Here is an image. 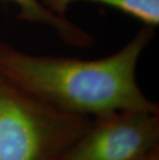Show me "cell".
Returning a JSON list of instances; mask_svg holds the SVG:
<instances>
[{
    "mask_svg": "<svg viewBox=\"0 0 159 160\" xmlns=\"http://www.w3.org/2000/svg\"><path fill=\"white\" fill-rule=\"evenodd\" d=\"M154 32L155 28L142 25L118 51L92 60L36 55L0 40V74L68 113L89 117L127 110L159 113L137 79L138 61Z\"/></svg>",
    "mask_w": 159,
    "mask_h": 160,
    "instance_id": "1",
    "label": "cell"
},
{
    "mask_svg": "<svg viewBox=\"0 0 159 160\" xmlns=\"http://www.w3.org/2000/svg\"><path fill=\"white\" fill-rule=\"evenodd\" d=\"M92 119L53 107L0 74V160H62Z\"/></svg>",
    "mask_w": 159,
    "mask_h": 160,
    "instance_id": "2",
    "label": "cell"
},
{
    "mask_svg": "<svg viewBox=\"0 0 159 160\" xmlns=\"http://www.w3.org/2000/svg\"><path fill=\"white\" fill-rule=\"evenodd\" d=\"M159 148V113L117 111L93 117L62 160H140Z\"/></svg>",
    "mask_w": 159,
    "mask_h": 160,
    "instance_id": "3",
    "label": "cell"
},
{
    "mask_svg": "<svg viewBox=\"0 0 159 160\" xmlns=\"http://www.w3.org/2000/svg\"><path fill=\"white\" fill-rule=\"evenodd\" d=\"M15 3L19 9L18 18L22 21L49 27L66 45L86 48L93 43L94 37L87 30L58 15L43 4L42 0H4Z\"/></svg>",
    "mask_w": 159,
    "mask_h": 160,
    "instance_id": "4",
    "label": "cell"
},
{
    "mask_svg": "<svg viewBox=\"0 0 159 160\" xmlns=\"http://www.w3.org/2000/svg\"><path fill=\"white\" fill-rule=\"evenodd\" d=\"M47 8L58 15L65 16L66 11L73 3L91 2L110 6L130 16L142 25L156 28L159 25V0H42Z\"/></svg>",
    "mask_w": 159,
    "mask_h": 160,
    "instance_id": "5",
    "label": "cell"
},
{
    "mask_svg": "<svg viewBox=\"0 0 159 160\" xmlns=\"http://www.w3.org/2000/svg\"><path fill=\"white\" fill-rule=\"evenodd\" d=\"M140 160H159V148L152 150L150 153H148L146 156Z\"/></svg>",
    "mask_w": 159,
    "mask_h": 160,
    "instance_id": "6",
    "label": "cell"
}]
</instances>
